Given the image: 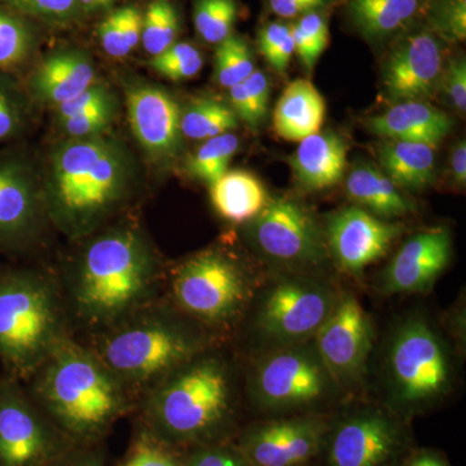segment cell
Returning a JSON list of instances; mask_svg holds the SVG:
<instances>
[{
  "instance_id": "cell-6",
  "label": "cell",
  "mask_w": 466,
  "mask_h": 466,
  "mask_svg": "<svg viewBox=\"0 0 466 466\" xmlns=\"http://www.w3.org/2000/svg\"><path fill=\"white\" fill-rule=\"evenodd\" d=\"M174 293L187 311L208 320L231 317L247 296L240 269L216 251L187 260L174 279Z\"/></svg>"
},
{
  "instance_id": "cell-21",
  "label": "cell",
  "mask_w": 466,
  "mask_h": 466,
  "mask_svg": "<svg viewBox=\"0 0 466 466\" xmlns=\"http://www.w3.org/2000/svg\"><path fill=\"white\" fill-rule=\"evenodd\" d=\"M95 85L91 60L81 52H58L36 67L30 78V90L36 99L67 103Z\"/></svg>"
},
{
  "instance_id": "cell-48",
  "label": "cell",
  "mask_w": 466,
  "mask_h": 466,
  "mask_svg": "<svg viewBox=\"0 0 466 466\" xmlns=\"http://www.w3.org/2000/svg\"><path fill=\"white\" fill-rule=\"evenodd\" d=\"M125 466H177L173 460L152 447H142L131 456Z\"/></svg>"
},
{
  "instance_id": "cell-29",
  "label": "cell",
  "mask_w": 466,
  "mask_h": 466,
  "mask_svg": "<svg viewBox=\"0 0 466 466\" xmlns=\"http://www.w3.org/2000/svg\"><path fill=\"white\" fill-rule=\"evenodd\" d=\"M238 126V118L231 106L214 97L193 101L180 118L183 137L193 140H208L231 133Z\"/></svg>"
},
{
  "instance_id": "cell-28",
  "label": "cell",
  "mask_w": 466,
  "mask_h": 466,
  "mask_svg": "<svg viewBox=\"0 0 466 466\" xmlns=\"http://www.w3.org/2000/svg\"><path fill=\"white\" fill-rule=\"evenodd\" d=\"M33 213L29 173L16 159L0 158V238L25 228Z\"/></svg>"
},
{
  "instance_id": "cell-50",
  "label": "cell",
  "mask_w": 466,
  "mask_h": 466,
  "mask_svg": "<svg viewBox=\"0 0 466 466\" xmlns=\"http://www.w3.org/2000/svg\"><path fill=\"white\" fill-rule=\"evenodd\" d=\"M191 466H242L235 456L223 451H210L201 453L193 460Z\"/></svg>"
},
{
  "instance_id": "cell-32",
  "label": "cell",
  "mask_w": 466,
  "mask_h": 466,
  "mask_svg": "<svg viewBox=\"0 0 466 466\" xmlns=\"http://www.w3.org/2000/svg\"><path fill=\"white\" fill-rule=\"evenodd\" d=\"M229 103L238 118L251 128L258 127L268 112L269 82L265 73L254 70L249 78L229 88Z\"/></svg>"
},
{
  "instance_id": "cell-38",
  "label": "cell",
  "mask_w": 466,
  "mask_h": 466,
  "mask_svg": "<svg viewBox=\"0 0 466 466\" xmlns=\"http://www.w3.org/2000/svg\"><path fill=\"white\" fill-rule=\"evenodd\" d=\"M149 66L165 78L180 82L191 79L204 66L201 52L189 43L175 42L173 46L150 60Z\"/></svg>"
},
{
  "instance_id": "cell-23",
  "label": "cell",
  "mask_w": 466,
  "mask_h": 466,
  "mask_svg": "<svg viewBox=\"0 0 466 466\" xmlns=\"http://www.w3.org/2000/svg\"><path fill=\"white\" fill-rule=\"evenodd\" d=\"M377 155L383 173L400 189L421 191L434 182L437 155L433 146L383 139Z\"/></svg>"
},
{
  "instance_id": "cell-8",
  "label": "cell",
  "mask_w": 466,
  "mask_h": 466,
  "mask_svg": "<svg viewBox=\"0 0 466 466\" xmlns=\"http://www.w3.org/2000/svg\"><path fill=\"white\" fill-rule=\"evenodd\" d=\"M334 306L332 293L323 285L296 279L283 281L267 296L259 327L279 341H299L318 333Z\"/></svg>"
},
{
  "instance_id": "cell-7",
  "label": "cell",
  "mask_w": 466,
  "mask_h": 466,
  "mask_svg": "<svg viewBox=\"0 0 466 466\" xmlns=\"http://www.w3.org/2000/svg\"><path fill=\"white\" fill-rule=\"evenodd\" d=\"M228 404V382L216 364L177 377L159 400V419L171 433L195 435L217 424Z\"/></svg>"
},
{
  "instance_id": "cell-52",
  "label": "cell",
  "mask_w": 466,
  "mask_h": 466,
  "mask_svg": "<svg viewBox=\"0 0 466 466\" xmlns=\"http://www.w3.org/2000/svg\"><path fill=\"white\" fill-rule=\"evenodd\" d=\"M115 0H78L79 7L86 9V11H94L101 7H106L110 3Z\"/></svg>"
},
{
  "instance_id": "cell-35",
  "label": "cell",
  "mask_w": 466,
  "mask_h": 466,
  "mask_svg": "<svg viewBox=\"0 0 466 466\" xmlns=\"http://www.w3.org/2000/svg\"><path fill=\"white\" fill-rule=\"evenodd\" d=\"M32 46V33L26 24L0 9V72L11 73L24 66Z\"/></svg>"
},
{
  "instance_id": "cell-39",
  "label": "cell",
  "mask_w": 466,
  "mask_h": 466,
  "mask_svg": "<svg viewBox=\"0 0 466 466\" xmlns=\"http://www.w3.org/2000/svg\"><path fill=\"white\" fill-rule=\"evenodd\" d=\"M258 48L268 66L279 75H285L296 52L291 25L285 23L267 24L260 29Z\"/></svg>"
},
{
  "instance_id": "cell-1",
  "label": "cell",
  "mask_w": 466,
  "mask_h": 466,
  "mask_svg": "<svg viewBox=\"0 0 466 466\" xmlns=\"http://www.w3.org/2000/svg\"><path fill=\"white\" fill-rule=\"evenodd\" d=\"M51 177L60 207L73 216H87L106 208L121 192L124 156L101 135L72 139L55 152Z\"/></svg>"
},
{
  "instance_id": "cell-47",
  "label": "cell",
  "mask_w": 466,
  "mask_h": 466,
  "mask_svg": "<svg viewBox=\"0 0 466 466\" xmlns=\"http://www.w3.org/2000/svg\"><path fill=\"white\" fill-rule=\"evenodd\" d=\"M119 16H121L126 47L131 54L142 42L143 15L137 8L124 7L119 9Z\"/></svg>"
},
{
  "instance_id": "cell-22",
  "label": "cell",
  "mask_w": 466,
  "mask_h": 466,
  "mask_svg": "<svg viewBox=\"0 0 466 466\" xmlns=\"http://www.w3.org/2000/svg\"><path fill=\"white\" fill-rule=\"evenodd\" d=\"M327 106L324 97L309 79L290 82L276 104L274 130L289 142H300L320 131Z\"/></svg>"
},
{
  "instance_id": "cell-41",
  "label": "cell",
  "mask_w": 466,
  "mask_h": 466,
  "mask_svg": "<svg viewBox=\"0 0 466 466\" xmlns=\"http://www.w3.org/2000/svg\"><path fill=\"white\" fill-rule=\"evenodd\" d=\"M440 87L446 95L451 106L458 112L466 109V61L464 56L450 58L444 61Z\"/></svg>"
},
{
  "instance_id": "cell-45",
  "label": "cell",
  "mask_w": 466,
  "mask_h": 466,
  "mask_svg": "<svg viewBox=\"0 0 466 466\" xmlns=\"http://www.w3.org/2000/svg\"><path fill=\"white\" fill-rule=\"evenodd\" d=\"M99 38L104 51L112 57H125L130 54L126 47L124 32H122L119 9L110 14L99 25Z\"/></svg>"
},
{
  "instance_id": "cell-20",
  "label": "cell",
  "mask_w": 466,
  "mask_h": 466,
  "mask_svg": "<svg viewBox=\"0 0 466 466\" xmlns=\"http://www.w3.org/2000/svg\"><path fill=\"white\" fill-rule=\"evenodd\" d=\"M348 146L333 131H319L300 140L290 157L294 177L309 191H323L341 182L345 174Z\"/></svg>"
},
{
  "instance_id": "cell-51",
  "label": "cell",
  "mask_w": 466,
  "mask_h": 466,
  "mask_svg": "<svg viewBox=\"0 0 466 466\" xmlns=\"http://www.w3.org/2000/svg\"><path fill=\"white\" fill-rule=\"evenodd\" d=\"M408 466H447L437 456L433 455H420L413 459Z\"/></svg>"
},
{
  "instance_id": "cell-17",
  "label": "cell",
  "mask_w": 466,
  "mask_h": 466,
  "mask_svg": "<svg viewBox=\"0 0 466 466\" xmlns=\"http://www.w3.org/2000/svg\"><path fill=\"white\" fill-rule=\"evenodd\" d=\"M321 426L311 420L274 422L248 441V455L257 466H296L308 461L320 444Z\"/></svg>"
},
{
  "instance_id": "cell-16",
  "label": "cell",
  "mask_w": 466,
  "mask_h": 466,
  "mask_svg": "<svg viewBox=\"0 0 466 466\" xmlns=\"http://www.w3.org/2000/svg\"><path fill=\"white\" fill-rule=\"evenodd\" d=\"M451 254L449 229H428L408 238L386 269V293L413 294L429 289L449 265Z\"/></svg>"
},
{
  "instance_id": "cell-10",
  "label": "cell",
  "mask_w": 466,
  "mask_h": 466,
  "mask_svg": "<svg viewBox=\"0 0 466 466\" xmlns=\"http://www.w3.org/2000/svg\"><path fill=\"white\" fill-rule=\"evenodd\" d=\"M318 354L336 381L348 383L360 376L372 343L366 311L352 296H345L317 333Z\"/></svg>"
},
{
  "instance_id": "cell-15",
  "label": "cell",
  "mask_w": 466,
  "mask_h": 466,
  "mask_svg": "<svg viewBox=\"0 0 466 466\" xmlns=\"http://www.w3.org/2000/svg\"><path fill=\"white\" fill-rule=\"evenodd\" d=\"M128 121L137 142L152 157H173L180 148L179 106L171 95L153 86H137L127 92Z\"/></svg>"
},
{
  "instance_id": "cell-25",
  "label": "cell",
  "mask_w": 466,
  "mask_h": 466,
  "mask_svg": "<svg viewBox=\"0 0 466 466\" xmlns=\"http://www.w3.org/2000/svg\"><path fill=\"white\" fill-rule=\"evenodd\" d=\"M424 5L425 0H348V14L364 38L381 42L410 26Z\"/></svg>"
},
{
  "instance_id": "cell-27",
  "label": "cell",
  "mask_w": 466,
  "mask_h": 466,
  "mask_svg": "<svg viewBox=\"0 0 466 466\" xmlns=\"http://www.w3.org/2000/svg\"><path fill=\"white\" fill-rule=\"evenodd\" d=\"M43 434L29 410L16 403L0 406V461L26 466L41 455Z\"/></svg>"
},
{
  "instance_id": "cell-42",
  "label": "cell",
  "mask_w": 466,
  "mask_h": 466,
  "mask_svg": "<svg viewBox=\"0 0 466 466\" xmlns=\"http://www.w3.org/2000/svg\"><path fill=\"white\" fill-rule=\"evenodd\" d=\"M115 106L112 92L104 86L92 85L87 90L81 92L75 99L58 106V122L66 121L90 110Z\"/></svg>"
},
{
  "instance_id": "cell-44",
  "label": "cell",
  "mask_w": 466,
  "mask_h": 466,
  "mask_svg": "<svg viewBox=\"0 0 466 466\" xmlns=\"http://www.w3.org/2000/svg\"><path fill=\"white\" fill-rule=\"evenodd\" d=\"M14 7L33 16L66 20L75 16L78 0H8Z\"/></svg>"
},
{
  "instance_id": "cell-40",
  "label": "cell",
  "mask_w": 466,
  "mask_h": 466,
  "mask_svg": "<svg viewBox=\"0 0 466 466\" xmlns=\"http://www.w3.org/2000/svg\"><path fill=\"white\" fill-rule=\"evenodd\" d=\"M113 116L115 106H104L66 119L60 126L70 139H87L99 137L112 124Z\"/></svg>"
},
{
  "instance_id": "cell-37",
  "label": "cell",
  "mask_w": 466,
  "mask_h": 466,
  "mask_svg": "<svg viewBox=\"0 0 466 466\" xmlns=\"http://www.w3.org/2000/svg\"><path fill=\"white\" fill-rule=\"evenodd\" d=\"M422 9L428 17V30L441 41H465L466 0H431Z\"/></svg>"
},
{
  "instance_id": "cell-12",
  "label": "cell",
  "mask_w": 466,
  "mask_h": 466,
  "mask_svg": "<svg viewBox=\"0 0 466 466\" xmlns=\"http://www.w3.org/2000/svg\"><path fill=\"white\" fill-rule=\"evenodd\" d=\"M325 389L320 359L303 349L269 355L257 372V392L266 406L294 407L317 400Z\"/></svg>"
},
{
  "instance_id": "cell-4",
  "label": "cell",
  "mask_w": 466,
  "mask_h": 466,
  "mask_svg": "<svg viewBox=\"0 0 466 466\" xmlns=\"http://www.w3.org/2000/svg\"><path fill=\"white\" fill-rule=\"evenodd\" d=\"M47 394L58 415L76 429L96 428L116 406L108 377L91 359L66 354L51 368Z\"/></svg>"
},
{
  "instance_id": "cell-36",
  "label": "cell",
  "mask_w": 466,
  "mask_h": 466,
  "mask_svg": "<svg viewBox=\"0 0 466 466\" xmlns=\"http://www.w3.org/2000/svg\"><path fill=\"white\" fill-rule=\"evenodd\" d=\"M291 33L296 54L299 55L305 69L311 73L329 43V27L327 20L317 11L309 12L291 25Z\"/></svg>"
},
{
  "instance_id": "cell-30",
  "label": "cell",
  "mask_w": 466,
  "mask_h": 466,
  "mask_svg": "<svg viewBox=\"0 0 466 466\" xmlns=\"http://www.w3.org/2000/svg\"><path fill=\"white\" fill-rule=\"evenodd\" d=\"M240 148L238 137L233 133L205 140L193 153L188 161V171L192 177L208 184L216 182L228 171V165Z\"/></svg>"
},
{
  "instance_id": "cell-53",
  "label": "cell",
  "mask_w": 466,
  "mask_h": 466,
  "mask_svg": "<svg viewBox=\"0 0 466 466\" xmlns=\"http://www.w3.org/2000/svg\"><path fill=\"white\" fill-rule=\"evenodd\" d=\"M82 466H88V465H82Z\"/></svg>"
},
{
  "instance_id": "cell-5",
  "label": "cell",
  "mask_w": 466,
  "mask_h": 466,
  "mask_svg": "<svg viewBox=\"0 0 466 466\" xmlns=\"http://www.w3.org/2000/svg\"><path fill=\"white\" fill-rule=\"evenodd\" d=\"M253 238L265 256L285 265L318 266L327 254L317 220L290 198L267 201L253 223Z\"/></svg>"
},
{
  "instance_id": "cell-31",
  "label": "cell",
  "mask_w": 466,
  "mask_h": 466,
  "mask_svg": "<svg viewBox=\"0 0 466 466\" xmlns=\"http://www.w3.org/2000/svg\"><path fill=\"white\" fill-rule=\"evenodd\" d=\"M179 16L170 0H152L143 15L142 43L150 56H157L177 41Z\"/></svg>"
},
{
  "instance_id": "cell-11",
  "label": "cell",
  "mask_w": 466,
  "mask_h": 466,
  "mask_svg": "<svg viewBox=\"0 0 466 466\" xmlns=\"http://www.w3.org/2000/svg\"><path fill=\"white\" fill-rule=\"evenodd\" d=\"M47 297L24 281L0 285V351L12 360L33 357L50 332Z\"/></svg>"
},
{
  "instance_id": "cell-46",
  "label": "cell",
  "mask_w": 466,
  "mask_h": 466,
  "mask_svg": "<svg viewBox=\"0 0 466 466\" xmlns=\"http://www.w3.org/2000/svg\"><path fill=\"white\" fill-rule=\"evenodd\" d=\"M329 0H268L269 8L281 18H293L325 7Z\"/></svg>"
},
{
  "instance_id": "cell-49",
  "label": "cell",
  "mask_w": 466,
  "mask_h": 466,
  "mask_svg": "<svg viewBox=\"0 0 466 466\" xmlns=\"http://www.w3.org/2000/svg\"><path fill=\"white\" fill-rule=\"evenodd\" d=\"M451 177L453 182L460 187H464L466 183V146L465 140H460L456 143L450 157Z\"/></svg>"
},
{
  "instance_id": "cell-34",
  "label": "cell",
  "mask_w": 466,
  "mask_h": 466,
  "mask_svg": "<svg viewBox=\"0 0 466 466\" xmlns=\"http://www.w3.org/2000/svg\"><path fill=\"white\" fill-rule=\"evenodd\" d=\"M236 17L235 0H198L195 5L196 30L210 45H219L231 35Z\"/></svg>"
},
{
  "instance_id": "cell-14",
  "label": "cell",
  "mask_w": 466,
  "mask_h": 466,
  "mask_svg": "<svg viewBox=\"0 0 466 466\" xmlns=\"http://www.w3.org/2000/svg\"><path fill=\"white\" fill-rule=\"evenodd\" d=\"M191 351L188 341L161 327H142L125 330L109 339L106 360L125 375H155L183 360Z\"/></svg>"
},
{
  "instance_id": "cell-18",
  "label": "cell",
  "mask_w": 466,
  "mask_h": 466,
  "mask_svg": "<svg viewBox=\"0 0 466 466\" xmlns=\"http://www.w3.org/2000/svg\"><path fill=\"white\" fill-rule=\"evenodd\" d=\"M395 444L397 433L385 417H354L334 434L330 466H379L390 458Z\"/></svg>"
},
{
  "instance_id": "cell-24",
  "label": "cell",
  "mask_w": 466,
  "mask_h": 466,
  "mask_svg": "<svg viewBox=\"0 0 466 466\" xmlns=\"http://www.w3.org/2000/svg\"><path fill=\"white\" fill-rule=\"evenodd\" d=\"M346 192L350 200L380 219L406 216L415 210V205L401 193L400 187L370 164L352 168L346 180Z\"/></svg>"
},
{
  "instance_id": "cell-43",
  "label": "cell",
  "mask_w": 466,
  "mask_h": 466,
  "mask_svg": "<svg viewBox=\"0 0 466 466\" xmlns=\"http://www.w3.org/2000/svg\"><path fill=\"white\" fill-rule=\"evenodd\" d=\"M23 126V108L17 95L0 78V142L11 139Z\"/></svg>"
},
{
  "instance_id": "cell-33",
  "label": "cell",
  "mask_w": 466,
  "mask_h": 466,
  "mask_svg": "<svg viewBox=\"0 0 466 466\" xmlns=\"http://www.w3.org/2000/svg\"><path fill=\"white\" fill-rule=\"evenodd\" d=\"M254 60L249 45L241 36L231 34L218 45L216 52V78L225 88L241 84L253 75Z\"/></svg>"
},
{
  "instance_id": "cell-9",
  "label": "cell",
  "mask_w": 466,
  "mask_h": 466,
  "mask_svg": "<svg viewBox=\"0 0 466 466\" xmlns=\"http://www.w3.org/2000/svg\"><path fill=\"white\" fill-rule=\"evenodd\" d=\"M444 66L443 41L431 30L407 34L386 57L382 85L386 96L397 101L433 96Z\"/></svg>"
},
{
  "instance_id": "cell-3",
  "label": "cell",
  "mask_w": 466,
  "mask_h": 466,
  "mask_svg": "<svg viewBox=\"0 0 466 466\" xmlns=\"http://www.w3.org/2000/svg\"><path fill=\"white\" fill-rule=\"evenodd\" d=\"M389 364L392 389L401 403L431 400L449 388V355L425 321L410 320L400 328L392 341Z\"/></svg>"
},
{
  "instance_id": "cell-13",
  "label": "cell",
  "mask_w": 466,
  "mask_h": 466,
  "mask_svg": "<svg viewBox=\"0 0 466 466\" xmlns=\"http://www.w3.org/2000/svg\"><path fill=\"white\" fill-rule=\"evenodd\" d=\"M401 227L354 207L334 214L328 223V245L343 271L358 275L382 258Z\"/></svg>"
},
{
  "instance_id": "cell-26",
  "label": "cell",
  "mask_w": 466,
  "mask_h": 466,
  "mask_svg": "<svg viewBox=\"0 0 466 466\" xmlns=\"http://www.w3.org/2000/svg\"><path fill=\"white\" fill-rule=\"evenodd\" d=\"M210 198L218 213L233 223L254 219L267 204L263 184L248 171H227L210 184Z\"/></svg>"
},
{
  "instance_id": "cell-2",
  "label": "cell",
  "mask_w": 466,
  "mask_h": 466,
  "mask_svg": "<svg viewBox=\"0 0 466 466\" xmlns=\"http://www.w3.org/2000/svg\"><path fill=\"white\" fill-rule=\"evenodd\" d=\"M147 259L142 245L131 233H116L94 242L86 254L81 299L96 311H116L142 290Z\"/></svg>"
},
{
  "instance_id": "cell-19",
  "label": "cell",
  "mask_w": 466,
  "mask_h": 466,
  "mask_svg": "<svg viewBox=\"0 0 466 466\" xmlns=\"http://www.w3.org/2000/svg\"><path fill=\"white\" fill-rule=\"evenodd\" d=\"M367 127L383 139L425 143L437 147L453 127L452 118L425 100L394 104L381 115L370 116Z\"/></svg>"
}]
</instances>
